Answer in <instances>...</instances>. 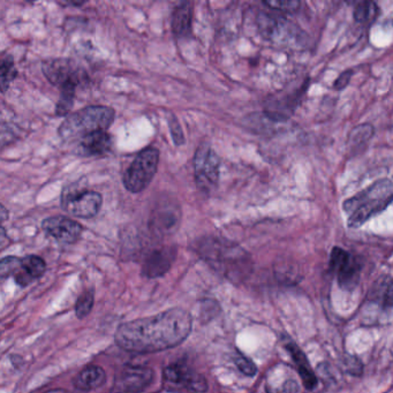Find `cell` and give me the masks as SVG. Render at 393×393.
I'll return each instance as SVG.
<instances>
[{
    "instance_id": "1",
    "label": "cell",
    "mask_w": 393,
    "mask_h": 393,
    "mask_svg": "<svg viewBox=\"0 0 393 393\" xmlns=\"http://www.w3.org/2000/svg\"><path fill=\"white\" fill-rule=\"evenodd\" d=\"M192 316L173 308L158 315L126 322L117 329L114 339L124 351L148 354L176 347L192 332Z\"/></svg>"
},
{
    "instance_id": "2",
    "label": "cell",
    "mask_w": 393,
    "mask_h": 393,
    "mask_svg": "<svg viewBox=\"0 0 393 393\" xmlns=\"http://www.w3.org/2000/svg\"><path fill=\"white\" fill-rule=\"evenodd\" d=\"M393 203V180L378 179L371 185L343 202L348 228H360L371 218L385 212Z\"/></svg>"
},
{
    "instance_id": "3",
    "label": "cell",
    "mask_w": 393,
    "mask_h": 393,
    "mask_svg": "<svg viewBox=\"0 0 393 393\" xmlns=\"http://www.w3.org/2000/svg\"><path fill=\"white\" fill-rule=\"evenodd\" d=\"M116 112L112 107L90 105L67 116L59 126V137L64 141L80 140L90 133L106 130L113 124Z\"/></svg>"
},
{
    "instance_id": "4",
    "label": "cell",
    "mask_w": 393,
    "mask_h": 393,
    "mask_svg": "<svg viewBox=\"0 0 393 393\" xmlns=\"http://www.w3.org/2000/svg\"><path fill=\"white\" fill-rule=\"evenodd\" d=\"M42 71L50 83L60 89V92H75L78 87L88 82L85 69L71 58L44 60Z\"/></svg>"
},
{
    "instance_id": "5",
    "label": "cell",
    "mask_w": 393,
    "mask_h": 393,
    "mask_svg": "<svg viewBox=\"0 0 393 393\" xmlns=\"http://www.w3.org/2000/svg\"><path fill=\"white\" fill-rule=\"evenodd\" d=\"M160 163V150L148 146L141 150L126 170L123 182L128 192L137 194L144 191L156 176Z\"/></svg>"
},
{
    "instance_id": "6",
    "label": "cell",
    "mask_w": 393,
    "mask_h": 393,
    "mask_svg": "<svg viewBox=\"0 0 393 393\" xmlns=\"http://www.w3.org/2000/svg\"><path fill=\"white\" fill-rule=\"evenodd\" d=\"M60 203L62 210L71 216L88 219L99 212L103 198L99 193L89 191L78 182H75L64 188Z\"/></svg>"
},
{
    "instance_id": "7",
    "label": "cell",
    "mask_w": 393,
    "mask_h": 393,
    "mask_svg": "<svg viewBox=\"0 0 393 393\" xmlns=\"http://www.w3.org/2000/svg\"><path fill=\"white\" fill-rule=\"evenodd\" d=\"M196 185L202 193L210 195L217 188L221 174V158L209 143L200 144L193 158Z\"/></svg>"
},
{
    "instance_id": "8",
    "label": "cell",
    "mask_w": 393,
    "mask_h": 393,
    "mask_svg": "<svg viewBox=\"0 0 393 393\" xmlns=\"http://www.w3.org/2000/svg\"><path fill=\"white\" fill-rule=\"evenodd\" d=\"M310 85V78H305L299 88L287 94L271 96L264 103V114L270 120L287 121L296 112V107L301 104L305 91Z\"/></svg>"
},
{
    "instance_id": "9",
    "label": "cell",
    "mask_w": 393,
    "mask_h": 393,
    "mask_svg": "<svg viewBox=\"0 0 393 393\" xmlns=\"http://www.w3.org/2000/svg\"><path fill=\"white\" fill-rule=\"evenodd\" d=\"M330 270L335 273L339 286L345 291H352L359 284L361 263L347 250L340 247L332 248L330 254Z\"/></svg>"
},
{
    "instance_id": "10",
    "label": "cell",
    "mask_w": 393,
    "mask_h": 393,
    "mask_svg": "<svg viewBox=\"0 0 393 393\" xmlns=\"http://www.w3.org/2000/svg\"><path fill=\"white\" fill-rule=\"evenodd\" d=\"M181 221V209L176 202H160L150 214L149 228L160 237L174 233Z\"/></svg>"
},
{
    "instance_id": "11",
    "label": "cell",
    "mask_w": 393,
    "mask_h": 393,
    "mask_svg": "<svg viewBox=\"0 0 393 393\" xmlns=\"http://www.w3.org/2000/svg\"><path fill=\"white\" fill-rule=\"evenodd\" d=\"M42 228L49 237L62 244H74L80 239L83 231L78 221L62 214L44 219L42 221Z\"/></svg>"
},
{
    "instance_id": "12",
    "label": "cell",
    "mask_w": 393,
    "mask_h": 393,
    "mask_svg": "<svg viewBox=\"0 0 393 393\" xmlns=\"http://www.w3.org/2000/svg\"><path fill=\"white\" fill-rule=\"evenodd\" d=\"M164 377L169 384L184 387L193 393H203L208 389L205 377L192 371L185 364H174L164 371Z\"/></svg>"
},
{
    "instance_id": "13",
    "label": "cell",
    "mask_w": 393,
    "mask_h": 393,
    "mask_svg": "<svg viewBox=\"0 0 393 393\" xmlns=\"http://www.w3.org/2000/svg\"><path fill=\"white\" fill-rule=\"evenodd\" d=\"M153 371L141 366H127L118 376L117 387L119 393H137L149 387L153 380Z\"/></svg>"
},
{
    "instance_id": "14",
    "label": "cell",
    "mask_w": 393,
    "mask_h": 393,
    "mask_svg": "<svg viewBox=\"0 0 393 393\" xmlns=\"http://www.w3.org/2000/svg\"><path fill=\"white\" fill-rule=\"evenodd\" d=\"M112 137L106 130L88 134L76 141L74 153L81 157H102L110 153Z\"/></svg>"
},
{
    "instance_id": "15",
    "label": "cell",
    "mask_w": 393,
    "mask_h": 393,
    "mask_svg": "<svg viewBox=\"0 0 393 393\" xmlns=\"http://www.w3.org/2000/svg\"><path fill=\"white\" fill-rule=\"evenodd\" d=\"M177 249L164 247L155 249L149 254L143 264L142 273L148 278H157L169 271L173 261L176 260Z\"/></svg>"
},
{
    "instance_id": "16",
    "label": "cell",
    "mask_w": 393,
    "mask_h": 393,
    "mask_svg": "<svg viewBox=\"0 0 393 393\" xmlns=\"http://www.w3.org/2000/svg\"><path fill=\"white\" fill-rule=\"evenodd\" d=\"M46 270V264L43 258L36 255H29L20 258L19 266L12 277H14V280L20 286H27L42 277Z\"/></svg>"
},
{
    "instance_id": "17",
    "label": "cell",
    "mask_w": 393,
    "mask_h": 393,
    "mask_svg": "<svg viewBox=\"0 0 393 393\" xmlns=\"http://www.w3.org/2000/svg\"><path fill=\"white\" fill-rule=\"evenodd\" d=\"M285 348L292 357L293 362L296 364V369L299 371L300 377H301V380H303L305 389L307 390H314L317 385V377L310 367L308 359L305 357L303 350L292 340L286 341Z\"/></svg>"
},
{
    "instance_id": "18",
    "label": "cell",
    "mask_w": 393,
    "mask_h": 393,
    "mask_svg": "<svg viewBox=\"0 0 393 393\" xmlns=\"http://www.w3.org/2000/svg\"><path fill=\"white\" fill-rule=\"evenodd\" d=\"M193 8L188 1L181 3L174 8L172 15L173 34L178 39H186L192 35Z\"/></svg>"
},
{
    "instance_id": "19",
    "label": "cell",
    "mask_w": 393,
    "mask_h": 393,
    "mask_svg": "<svg viewBox=\"0 0 393 393\" xmlns=\"http://www.w3.org/2000/svg\"><path fill=\"white\" fill-rule=\"evenodd\" d=\"M106 382V374L104 369L98 366H88L80 374L75 377L74 387L80 391L96 390Z\"/></svg>"
},
{
    "instance_id": "20",
    "label": "cell",
    "mask_w": 393,
    "mask_h": 393,
    "mask_svg": "<svg viewBox=\"0 0 393 393\" xmlns=\"http://www.w3.org/2000/svg\"><path fill=\"white\" fill-rule=\"evenodd\" d=\"M17 76L18 71L15 69L13 57L10 55H4L0 65V87L3 94L10 88L11 83L17 78Z\"/></svg>"
},
{
    "instance_id": "21",
    "label": "cell",
    "mask_w": 393,
    "mask_h": 393,
    "mask_svg": "<svg viewBox=\"0 0 393 393\" xmlns=\"http://www.w3.org/2000/svg\"><path fill=\"white\" fill-rule=\"evenodd\" d=\"M374 127L371 124H362L355 127L348 137V144L352 149H360L361 146H366L371 137L374 135Z\"/></svg>"
},
{
    "instance_id": "22",
    "label": "cell",
    "mask_w": 393,
    "mask_h": 393,
    "mask_svg": "<svg viewBox=\"0 0 393 393\" xmlns=\"http://www.w3.org/2000/svg\"><path fill=\"white\" fill-rule=\"evenodd\" d=\"M378 12H380V8L377 6L376 3L364 0L355 6L354 11H353V19L357 22L364 25V23L371 22L373 20L376 19Z\"/></svg>"
},
{
    "instance_id": "23",
    "label": "cell",
    "mask_w": 393,
    "mask_h": 393,
    "mask_svg": "<svg viewBox=\"0 0 393 393\" xmlns=\"http://www.w3.org/2000/svg\"><path fill=\"white\" fill-rule=\"evenodd\" d=\"M92 305H94V291L89 289V291L82 293L76 301L75 312H76L78 319H85V316H88L92 309Z\"/></svg>"
},
{
    "instance_id": "24",
    "label": "cell",
    "mask_w": 393,
    "mask_h": 393,
    "mask_svg": "<svg viewBox=\"0 0 393 393\" xmlns=\"http://www.w3.org/2000/svg\"><path fill=\"white\" fill-rule=\"evenodd\" d=\"M267 391V393H299V384L293 377H289L283 380L280 384L269 382Z\"/></svg>"
},
{
    "instance_id": "25",
    "label": "cell",
    "mask_w": 393,
    "mask_h": 393,
    "mask_svg": "<svg viewBox=\"0 0 393 393\" xmlns=\"http://www.w3.org/2000/svg\"><path fill=\"white\" fill-rule=\"evenodd\" d=\"M75 92H60L58 103L55 105V114L58 117L69 116L74 104Z\"/></svg>"
},
{
    "instance_id": "26",
    "label": "cell",
    "mask_w": 393,
    "mask_h": 393,
    "mask_svg": "<svg viewBox=\"0 0 393 393\" xmlns=\"http://www.w3.org/2000/svg\"><path fill=\"white\" fill-rule=\"evenodd\" d=\"M266 6L270 7L275 11H282V12H287V13H294L296 11L300 8V1H296V0H282V1H275V0H271V1H263Z\"/></svg>"
},
{
    "instance_id": "27",
    "label": "cell",
    "mask_w": 393,
    "mask_h": 393,
    "mask_svg": "<svg viewBox=\"0 0 393 393\" xmlns=\"http://www.w3.org/2000/svg\"><path fill=\"white\" fill-rule=\"evenodd\" d=\"M169 128L170 133L172 135L173 142L176 146H180L185 143V135L181 126L179 124L178 119L176 116L171 114L169 117Z\"/></svg>"
},
{
    "instance_id": "28",
    "label": "cell",
    "mask_w": 393,
    "mask_h": 393,
    "mask_svg": "<svg viewBox=\"0 0 393 393\" xmlns=\"http://www.w3.org/2000/svg\"><path fill=\"white\" fill-rule=\"evenodd\" d=\"M235 364H237V369L246 376H255L256 375V366L248 357H244L242 354H237L235 357Z\"/></svg>"
},
{
    "instance_id": "29",
    "label": "cell",
    "mask_w": 393,
    "mask_h": 393,
    "mask_svg": "<svg viewBox=\"0 0 393 393\" xmlns=\"http://www.w3.org/2000/svg\"><path fill=\"white\" fill-rule=\"evenodd\" d=\"M20 258L15 256H7L0 262V276L1 278H7L12 276L17 269Z\"/></svg>"
},
{
    "instance_id": "30",
    "label": "cell",
    "mask_w": 393,
    "mask_h": 393,
    "mask_svg": "<svg viewBox=\"0 0 393 393\" xmlns=\"http://www.w3.org/2000/svg\"><path fill=\"white\" fill-rule=\"evenodd\" d=\"M345 371L351 375H361L362 373V364L357 357L346 355L344 359Z\"/></svg>"
},
{
    "instance_id": "31",
    "label": "cell",
    "mask_w": 393,
    "mask_h": 393,
    "mask_svg": "<svg viewBox=\"0 0 393 393\" xmlns=\"http://www.w3.org/2000/svg\"><path fill=\"white\" fill-rule=\"evenodd\" d=\"M352 76H353V71L352 69H346L341 71L338 78H336L333 82V89L337 91H343L347 88L350 82H351Z\"/></svg>"
},
{
    "instance_id": "32",
    "label": "cell",
    "mask_w": 393,
    "mask_h": 393,
    "mask_svg": "<svg viewBox=\"0 0 393 393\" xmlns=\"http://www.w3.org/2000/svg\"><path fill=\"white\" fill-rule=\"evenodd\" d=\"M384 307L385 308H393V282L390 287L387 289L385 296H384Z\"/></svg>"
},
{
    "instance_id": "33",
    "label": "cell",
    "mask_w": 393,
    "mask_h": 393,
    "mask_svg": "<svg viewBox=\"0 0 393 393\" xmlns=\"http://www.w3.org/2000/svg\"><path fill=\"white\" fill-rule=\"evenodd\" d=\"M62 6H82L85 1H64V3H59Z\"/></svg>"
},
{
    "instance_id": "34",
    "label": "cell",
    "mask_w": 393,
    "mask_h": 393,
    "mask_svg": "<svg viewBox=\"0 0 393 393\" xmlns=\"http://www.w3.org/2000/svg\"><path fill=\"white\" fill-rule=\"evenodd\" d=\"M0 217H1V221H6V218L8 217V212H7L6 208L1 205V212H0Z\"/></svg>"
},
{
    "instance_id": "35",
    "label": "cell",
    "mask_w": 393,
    "mask_h": 393,
    "mask_svg": "<svg viewBox=\"0 0 393 393\" xmlns=\"http://www.w3.org/2000/svg\"><path fill=\"white\" fill-rule=\"evenodd\" d=\"M46 393H66L65 391H62V390H51V391H48V392Z\"/></svg>"
}]
</instances>
